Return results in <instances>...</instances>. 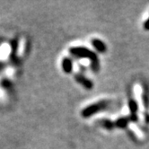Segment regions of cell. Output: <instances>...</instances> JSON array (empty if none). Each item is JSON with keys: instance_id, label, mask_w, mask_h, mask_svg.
I'll use <instances>...</instances> for the list:
<instances>
[{"instance_id": "cell-1", "label": "cell", "mask_w": 149, "mask_h": 149, "mask_svg": "<svg viewBox=\"0 0 149 149\" xmlns=\"http://www.w3.org/2000/svg\"><path fill=\"white\" fill-rule=\"evenodd\" d=\"M70 52L73 55L77 56L80 58H90L93 62V68L94 70H98L99 68V61L97 58V56L95 55V53L89 50L86 48H83V47H77V48H72L70 49Z\"/></svg>"}, {"instance_id": "cell-2", "label": "cell", "mask_w": 149, "mask_h": 149, "mask_svg": "<svg viewBox=\"0 0 149 149\" xmlns=\"http://www.w3.org/2000/svg\"><path fill=\"white\" fill-rule=\"evenodd\" d=\"M109 102H100L98 103H94L89 107H87L86 109H84L82 112L84 117H89L92 116L93 114H94L95 112H98L103 109H105L108 106Z\"/></svg>"}, {"instance_id": "cell-3", "label": "cell", "mask_w": 149, "mask_h": 149, "mask_svg": "<svg viewBox=\"0 0 149 149\" xmlns=\"http://www.w3.org/2000/svg\"><path fill=\"white\" fill-rule=\"evenodd\" d=\"M92 43H93V46L98 51L100 52H104L106 50V46L105 44L103 43V42L100 40H97V39H95L92 41Z\"/></svg>"}, {"instance_id": "cell-4", "label": "cell", "mask_w": 149, "mask_h": 149, "mask_svg": "<svg viewBox=\"0 0 149 149\" xmlns=\"http://www.w3.org/2000/svg\"><path fill=\"white\" fill-rule=\"evenodd\" d=\"M77 80L80 84H82L84 87H86L87 89H91V88L93 87V83H92L90 80H88V79H86V78H84V77H81V76H77Z\"/></svg>"}, {"instance_id": "cell-5", "label": "cell", "mask_w": 149, "mask_h": 149, "mask_svg": "<svg viewBox=\"0 0 149 149\" xmlns=\"http://www.w3.org/2000/svg\"><path fill=\"white\" fill-rule=\"evenodd\" d=\"M63 69L66 71V73H70L72 70V62L70 59H64L63 60Z\"/></svg>"}, {"instance_id": "cell-6", "label": "cell", "mask_w": 149, "mask_h": 149, "mask_svg": "<svg viewBox=\"0 0 149 149\" xmlns=\"http://www.w3.org/2000/svg\"><path fill=\"white\" fill-rule=\"evenodd\" d=\"M130 120V118H121L116 121L115 125L120 127H125L127 125V122Z\"/></svg>"}, {"instance_id": "cell-7", "label": "cell", "mask_w": 149, "mask_h": 149, "mask_svg": "<svg viewBox=\"0 0 149 149\" xmlns=\"http://www.w3.org/2000/svg\"><path fill=\"white\" fill-rule=\"evenodd\" d=\"M130 109L132 114H136V112L137 111V104L134 100L130 101Z\"/></svg>"}, {"instance_id": "cell-8", "label": "cell", "mask_w": 149, "mask_h": 149, "mask_svg": "<svg viewBox=\"0 0 149 149\" xmlns=\"http://www.w3.org/2000/svg\"><path fill=\"white\" fill-rule=\"evenodd\" d=\"M104 126H105L106 127H108V129H111V127H113V124H112L111 121H107V120H106V121L104 122Z\"/></svg>"}, {"instance_id": "cell-9", "label": "cell", "mask_w": 149, "mask_h": 149, "mask_svg": "<svg viewBox=\"0 0 149 149\" xmlns=\"http://www.w3.org/2000/svg\"><path fill=\"white\" fill-rule=\"evenodd\" d=\"M144 27H145L146 30H149V18L146 21V23L144 24Z\"/></svg>"}]
</instances>
